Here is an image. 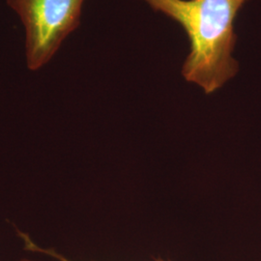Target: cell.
Listing matches in <instances>:
<instances>
[{
	"instance_id": "obj_2",
	"label": "cell",
	"mask_w": 261,
	"mask_h": 261,
	"mask_svg": "<svg viewBox=\"0 0 261 261\" xmlns=\"http://www.w3.org/2000/svg\"><path fill=\"white\" fill-rule=\"evenodd\" d=\"M19 17L25 33V60L38 71L54 58L72 32L80 27L84 0H6Z\"/></svg>"
},
{
	"instance_id": "obj_1",
	"label": "cell",
	"mask_w": 261,
	"mask_h": 261,
	"mask_svg": "<svg viewBox=\"0 0 261 261\" xmlns=\"http://www.w3.org/2000/svg\"><path fill=\"white\" fill-rule=\"evenodd\" d=\"M186 32L190 53L182 67L187 82L214 93L235 76L234 21L248 0H143Z\"/></svg>"
},
{
	"instance_id": "obj_3",
	"label": "cell",
	"mask_w": 261,
	"mask_h": 261,
	"mask_svg": "<svg viewBox=\"0 0 261 261\" xmlns=\"http://www.w3.org/2000/svg\"><path fill=\"white\" fill-rule=\"evenodd\" d=\"M39 251H42L43 252H47L48 254H50V255H53V256H55L56 258H58L60 261H69L68 259H66L65 257H63V256H61L60 254H58V253H56V252H54V251H49V250H41V249H39ZM19 261H34V260H30V259H21V260ZM155 261H166L163 260V259H157V260Z\"/></svg>"
}]
</instances>
